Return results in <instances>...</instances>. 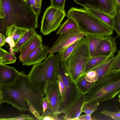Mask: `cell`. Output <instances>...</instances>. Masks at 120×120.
<instances>
[{
    "instance_id": "cell-1",
    "label": "cell",
    "mask_w": 120,
    "mask_h": 120,
    "mask_svg": "<svg viewBox=\"0 0 120 120\" xmlns=\"http://www.w3.org/2000/svg\"><path fill=\"white\" fill-rule=\"evenodd\" d=\"M38 16L26 0H0V29L6 30L14 24L17 27L35 30Z\"/></svg>"
},
{
    "instance_id": "cell-2",
    "label": "cell",
    "mask_w": 120,
    "mask_h": 120,
    "mask_svg": "<svg viewBox=\"0 0 120 120\" xmlns=\"http://www.w3.org/2000/svg\"><path fill=\"white\" fill-rule=\"evenodd\" d=\"M120 93V71L110 72L94 82L86 95L85 102L99 103L114 98Z\"/></svg>"
},
{
    "instance_id": "cell-3",
    "label": "cell",
    "mask_w": 120,
    "mask_h": 120,
    "mask_svg": "<svg viewBox=\"0 0 120 120\" xmlns=\"http://www.w3.org/2000/svg\"><path fill=\"white\" fill-rule=\"evenodd\" d=\"M67 17L73 19L82 33L101 36L111 35L113 30L90 14L84 8L72 7L68 11Z\"/></svg>"
},
{
    "instance_id": "cell-4",
    "label": "cell",
    "mask_w": 120,
    "mask_h": 120,
    "mask_svg": "<svg viewBox=\"0 0 120 120\" xmlns=\"http://www.w3.org/2000/svg\"><path fill=\"white\" fill-rule=\"evenodd\" d=\"M28 75L32 86L45 92L48 83L58 79L56 55L49 54L43 62L34 65Z\"/></svg>"
},
{
    "instance_id": "cell-5",
    "label": "cell",
    "mask_w": 120,
    "mask_h": 120,
    "mask_svg": "<svg viewBox=\"0 0 120 120\" xmlns=\"http://www.w3.org/2000/svg\"><path fill=\"white\" fill-rule=\"evenodd\" d=\"M58 77L62 80L65 86L64 95L60 106V114H66L81 94L77 83L69 71L67 61L63 60L58 53L56 55Z\"/></svg>"
},
{
    "instance_id": "cell-6",
    "label": "cell",
    "mask_w": 120,
    "mask_h": 120,
    "mask_svg": "<svg viewBox=\"0 0 120 120\" xmlns=\"http://www.w3.org/2000/svg\"><path fill=\"white\" fill-rule=\"evenodd\" d=\"M80 39L67 61L70 73L77 83L82 75L86 65L91 57L87 36Z\"/></svg>"
},
{
    "instance_id": "cell-7",
    "label": "cell",
    "mask_w": 120,
    "mask_h": 120,
    "mask_svg": "<svg viewBox=\"0 0 120 120\" xmlns=\"http://www.w3.org/2000/svg\"><path fill=\"white\" fill-rule=\"evenodd\" d=\"M14 85L24 99L29 100L41 116L43 112L42 105L45 95V92L31 85L28 75L26 74L24 71L18 72Z\"/></svg>"
},
{
    "instance_id": "cell-8",
    "label": "cell",
    "mask_w": 120,
    "mask_h": 120,
    "mask_svg": "<svg viewBox=\"0 0 120 120\" xmlns=\"http://www.w3.org/2000/svg\"><path fill=\"white\" fill-rule=\"evenodd\" d=\"M66 15L65 10L50 6L47 8L42 18L41 32L46 35L56 30L60 26L61 22Z\"/></svg>"
},
{
    "instance_id": "cell-9",
    "label": "cell",
    "mask_w": 120,
    "mask_h": 120,
    "mask_svg": "<svg viewBox=\"0 0 120 120\" xmlns=\"http://www.w3.org/2000/svg\"><path fill=\"white\" fill-rule=\"evenodd\" d=\"M45 93L48 100V104L46 110L41 116L40 120L47 115L58 117L60 114L59 110L62 97L59 89L58 79L48 83Z\"/></svg>"
},
{
    "instance_id": "cell-10",
    "label": "cell",
    "mask_w": 120,
    "mask_h": 120,
    "mask_svg": "<svg viewBox=\"0 0 120 120\" xmlns=\"http://www.w3.org/2000/svg\"><path fill=\"white\" fill-rule=\"evenodd\" d=\"M0 93L2 98L0 105L7 103L20 111H29L27 101L20 92L15 87L14 84L0 85Z\"/></svg>"
},
{
    "instance_id": "cell-11",
    "label": "cell",
    "mask_w": 120,
    "mask_h": 120,
    "mask_svg": "<svg viewBox=\"0 0 120 120\" xmlns=\"http://www.w3.org/2000/svg\"><path fill=\"white\" fill-rule=\"evenodd\" d=\"M85 36V34L80 31L78 26L73 29L60 34L50 48L49 53H58L63 49Z\"/></svg>"
},
{
    "instance_id": "cell-12",
    "label": "cell",
    "mask_w": 120,
    "mask_h": 120,
    "mask_svg": "<svg viewBox=\"0 0 120 120\" xmlns=\"http://www.w3.org/2000/svg\"><path fill=\"white\" fill-rule=\"evenodd\" d=\"M116 50L115 38L110 35L101 42L96 50L94 56H102L112 57Z\"/></svg>"
},
{
    "instance_id": "cell-13",
    "label": "cell",
    "mask_w": 120,
    "mask_h": 120,
    "mask_svg": "<svg viewBox=\"0 0 120 120\" xmlns=\"http://www.w3.org/2000/svg\"><path fill=\"white\" fill-rule=\"evenodd\" d=\"M49 49L48 46L41 44L30 54L22 65L29 66L41 63L47 57Z\"/></svg>"
},
{
    "instance_id": "cell-14",
    "label": "cell",
    "mask_w": 120,
    "mask_h": 120,
    "mask_svg": "<svg viewBox=\"0 0 120 120\" xmlns=\"http://www.w3.org/2000/svg\"><path fill=\"white\" fill-rule=\"evenodd\" d=\"M18 72L13 67L0 64V85L14 84Z\"/></svg>"
},
{
    "instance_id": "cell-15",
    "label": "cell",
    "mask_w": 120,
    "mask_h": 120,
    "mask_svg": "<svg viewBox=\"0 0 120 120\" xmlns=\"http://www.w3.org/2000/svg\"><path fill=\"white\" fill-rule=\"evenodd\" d=\"M86 95L81 94L79 97L68 112L63 116V120H77L82 112L83 107L85 102Z\"/></svg>"
},
{
    "instance_id": "cell-16",
    "label": "cell",
    "mask_w": 120,
    "mask_h": 120,
    "mask_svg": "<svg viewBox=\"0 0 120 120\" xmlns=\"http://www.w3.org/2000/svg\"><path fill=\"white\" fill-rule=\"evenodd\" d=\"M42 36L37 34L22 50L19 57V61L22 62L24 61L32 52L42 44Z\"/></svg>"
},
{
    "instance_id": "cell-17",
    "label": "cell",
    "mask_w": 120,
    "mask_h": 120,
    "mask_svg": "<svg viewBox=\"0 0 120 120\" xmlns=\"http://www.w3.org/2000/svg\"><path fill=\"white\" fill-rule=\"evenodd\" d=\"M97 0L100 10L112 18L116 15L118 7L115 0Z\"/></svg>"
},
{
    "instance_id": "cell-18",
    "label": "cell",
    "mask_w": 120,
    "mask_h": 120,
    "mask_svg": "<svg viewBox=\"0 0 120 120\" xmlns=\"http://www.w3.org/2000/svg\"><path fill=\"white\" fill-rule=\"evenodd\" d=\"M85 9L90 14L113 30L115 17L112 18L105 14L98 9L85 8Z\"/></svg>"
},
{
    "instance_id": "cell-19",
    "label": "cell",
    "mask_w": 120,
    "mask_h": 120,
    "mask_svg": "<svg viewBox=\"0 0 120 120\" xmlns=\"http://www.w3.org/2000/svg\"><path fill=\"white\" fill-rule=\"evenodd\" d=\"M37 33L35 30L28 29L13 48L14 52H21L24 48Z\"/></svg>"
},
{
    "instance_id": "cell-20",
    "label": "cell",
    "mask_w": 120,
    "mask_h": 120,
    "mask_svg": "<svg viewBox=\"0 0 120 120\" xmlns=\"http://www.w3.org/2000/svg\"><path fill=\"white\" fill-rule=\"evenodd\" d=\"M27 29L17 27L14 24L7 27L5 32L6 37L9 36L12 38L16 45Z\"/></svg>"
},
{
    "instance_id": "cell-21",
    "label": "cell",
    "mask_w": 120,
    "mask_h": 120,
    "mask_svg": "<svg viewBox=\"0 0 120 120\" xmlns=\"http://www.w3.org/2000/svg\"><path fill=\"white\" fill-rule=\"evenodd\" d=\"M116 57V56H112L92 70L95 71L97 73L98 80L109 73Z\"/></svg>"
},
{
    "instance_id": "cell-22",
    "label": "cell",
    "mask_w": 120,
    "mask_h": 120,
    "mask_svg": "<svg viewBox=\"0 0 120 120\" xmlns=\"http://www.w3.org/2000/svg\"><path fill=\"white\" fill-rule=\"evenodd\" d=\"M111 57L102 56L91 57L86 65L82 75L93 70Z\"/></svg>"
},
{
    "instance_id": "cell-23",
    "label": "cell",
    "mask_w": 120,
    "mask_h": 120,
    "mask_svg": "<svg viewBox=\"0 0 120 120\" xmlns=\"http://www.w3.org/2000/svg\"><path fill=\"white\" fill-rule=\"evenodd\" d=\"M86 35L88 38V46L90 56H94L96 50L100 44L103 40L108 36H101L89 35Z\"/></svg>"
},
{
    "instance_id": "cell-24",
    "label": "cell",
    "mask_w": 120,
    "mask_h": 120,
    "mask_svg": "<svg viewBox=\"0 0 120 120\" xmlns=\"http://www.w3.org/2000/svg\"><path fill=\"white\" fill-rule=\"evenodd\" d=\"M78 26L74 20L70 17L68 18L66 21L61 25L56 33L59 35L73 29Z\"/></svg>"
},
{
    "instance_id": "cell-25",
    "label": "cell",
    "mask_w": 120,
    "mask_h": 120,
    "mask_svg": "<svg viewBox=\"0 0 120 120\" xmlns=\"http://www.w3.org/2000/svg\"><path fill=\"white\" fill-rule=\"evenodd\" d=\"M14 54L8 52L0 47V64L6 65L14 64L16 60Z\"/></svg>"
},
{
    "instance_id": "cell-26",
    "label": "cell",
    "mask_w": 120,
    "mask_h": 120,
    "mask_svg": "<svg viewBox=\"0 0 120 120\" xmlns=\"http://www.w3.org/2000/svg\"><path fill=\"white\" fill-rule=\"evenodd\" d=\"M94 82H90L87 81L83 75L79 78L76 83L80 93L86 94Z\"/></svg>"
},
{
    "instance_id": "cell-27",
    "label": "cell",
    "mask_w": 120,
    "mask_h": 120,
    "mask_svg": "<svg viewBox=\"0 0 120 120\" xmlns=\"http://www.w3.org/2000/svg\"><path fill=\"white\" fill-rule=\"evenodd\" d=\"M80 39L78 40L60 51L58 53L63 61H67L74 49L76 46Z\"/></svg>"
},
{
    "instance_id": "cell-28",
    "label": "cell",
    "mask_w": 120,
    "mask_h": 120,
    "mask_svg": "<svg viewBox=\"0 0 120 120\" xmlns=\"http://www.w3.org/2000/svg\"><path fill=\"white\" fill-rule=\"evenodd\" d=\"M99 104L94 101L85 102L83 107L82 112L86 114H92L97 109Z\"/></svg>"
},
{
    "instance_id": "cell-29",
    "label": "cell",
    "mask_w": 120,
    "mask_h": 120,
    "mask_svg": "<svg viewBox=\"0 0 120 120\" xmlns=\"http://www.w3.org/2000/svg\"><path fill=\"white\" fill-rule=\"evenodd\" d=\"M73 0L78 4L83 6L84 8L98 9V6L97 0Z\"/></svg>"
},
{
    "instance_id": "cell-30",
    "label": "cell",
    "mask_w": 120,
    "mask_h": 120,
    "mask_svg": "<svg viewBox=\"0 0 120 120\" xmlns=\"http://www.w3.org/2000/svg\"><path fill=\"white\" fill-rule=\"evenodd\" d=\"M32 10L38 16L41 11L42 0H26Z\"/></svg>"
},
{
    "instance_id": "cell-31",
    "label": "cell",
    "mask_w": 120,
    "mask_h": 120,
    "mask_svg": "<svg viewBox=\"0 0 120 120\" xmlns=\"http://www.w3.org/2000/svg\"><path fill=\"white\" fill-rule=\"evenodd\" d=\"M83 75L86 80L89 82H94L98 80V74L94 70L90 71Z\"/></svg>"
},
{
    "instance_id": "cell-32",
    "label": "cell",
    "mask_w": 120,
    "mask_h": 120,
    "mask_svg": "<svg viewBox=\"0 0 120 120\" xmlns=\"http://www.w3.org/2000/svg\"><path fill=\"white\" fill-rule=\"evenodd\" d=\"M117 12L115 17L114 30L120 38V7L117 6Z\"/></svg>"
},
{
    "instance_id": "cell-33",
    "label": "cell",
    "mask_w": 120,
    "mask_h": 120,
    "mask_svg": "<svg viewBox=\"0 0 120 120\" xmlns=\"http://www.w3.org/2000/svg\"><path fill=\"white\" fill-rule=\"evenodd\" d=\"M101 113L114 120L120 119V110L113 112L105 110L102 111Z\"/></svg>"
},
{
    "instance_id": "cell-34",
    "label": "cell",
    "mask_w": 120,
    "mask_h": 120,
    "mask_svg": "<svg viewBox=\"0 0 120 120\" xmlns=\"http://www.w3.org/2000/svg\"><path fill=\"white\" fill-rule=\"evenodd\" d=\"M116 57L109 72L120 71V50L116 55Z\"/></svg>"
},
{
    "instance_id": "cell-35",
    "label": "cell",
    "mask_w": 120,
    "mask_h": 120,
    "mask_svg": "<svg viewBox=\"0 0 120 120\" xmlns=\"http://www.w3.org/2000/svg\"><path fill=\"white\" fill-rule=\"evenodd\" d=\"M66 0H51L50 6L64 11Z\"/></svg>"
},
{
    "instance_id": "cell-36",
    "label": "cell",
    "mask_w": 120,
    "mask_h": 120,
    "mask_svg": "<svg viewBox=\"0 0 120 120\" xmlns=\"http://www.w3.org/2000/svg\"><path fill=\"white\" fill-rule=\"evenodd\" d=\"M34 120L33 117L30 116L28 114H21L18 117L10 118H1L0 120Z\"/></svg>"
},
{
    "instance_id": "cell-37",
    "label": "cell",
    "mask_w": 120,
    "mask_h": 120,
    "mask_svg": "<svg viewBox=\"0 0 120 120\" xmlns=\"http://www.w3.org/2000/svg\"><path fill=\"white\" fill-rule=\"evenodd\" d=\"M24 99L27 101L29 106V111L38 120H40L41 116L39 114L32 105L29 100L26 98Z\"/></svg>"
},
{
    "instance_id": "cell-38",
    "label": "cell",
    "mask_w": 120,
    "mask_h": 120,
    "mask_svg": "<svg viewBox=\"0 0 120 120\" xmlns=\"http://www.w3.org/2000/svg\"><path fill=\"white\" fill-rule=\"evenodd\" d=\"M58 80L59 82V89L62 98L64 94L65 86L62 80L58 76Z\"/></svg>"
},
{
    "instance_id": "cell-39",
    "label": "cell",
    "mask_w": 120,
    "mask_h": 120,
    "mask_svg": "<svg viewBox=\"0 0 120 120\" xmlns=\"http://www.w3.org/2000/svg\"><path fill=\"white\" fill-rule=\"evenodd\" d=\"M91 114H86L85 115L80 116L77 119V120H93Z\"/></svg>"
},
{
    "instance_id": "cell-40",
    "label": "cell",
    "mask_w": 120,
    "mask_h": 120,
    "mask_svg": "<svg viewBox=\"0 0 120 120\" xmlns=\"http://www.w3.org/2000/svg\"><path fill=\"white\" fill-rule=\"evenodd\" d=\"M48 104V101L46 97L45 96L43 99L42 108L43 110V114L44 113L46 110Z\"/></svg>"
},
{
    "instance_id": "cell-41",
    "label": "cell",
    "mask_w": 120,
    "mask_h": 120,
    "mask_svg": "<svg viewBox=\"0 0 120 120\" xmlns=\"http://www.w3.org/2000/svg\"><path fill=\"white\" fill-rule=\"evenodd\" d=\"M60 118L58 117H54L51 115H47L45 116L42 118L41 119V120H61Z\"/></svg>"
},
{
    "instance_id": "cell-42",
    "label": "cell",
    "mask_w": 120,
    "mask_h": 120,
    "mask_svg": "<svg viewBox=\"0 0 120 120\" xmlns=\"http://www.w3.org/2000/svg\"><path fill=\"white\" fill-rule=\"evenodd\" d=\"M6 38L3 34L0 33V46L2 47L6 43Z\"/></svg>"
},
{
    "instance_id": "cell-43",
    "label": "cell",
    "mask_w": 120,
    "mask_h": 120,
    "mask_svg": "<svg viewBox=\"0 0 120 120\" xmlns=\"http://www.w3.org/2000/svg\"><path fill=\"white\" fill-rule=\"evenodd\" d=\"M117 5V6L120 7V0H115Z\"/></svg>"
},
{
    "instance_id": "cell-44",
    "label": "cell",
    "mask_w": 120,
    "mask_h": 120,
    "mask_svg": "<svg viewBox=\"0 0 120 120\" xmlns=\"http://www.w3.org/2000/svg\"><path fill=\"white\" fill-rule=\"evenodd\" d=\"M118 97L119 98V101L120 103V94H119Z\"/></svg>"
}]
</instances>
